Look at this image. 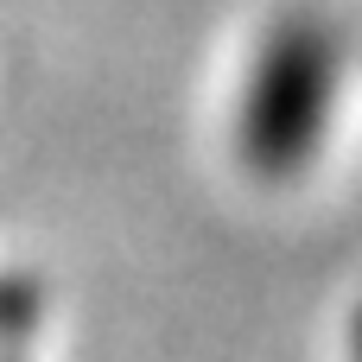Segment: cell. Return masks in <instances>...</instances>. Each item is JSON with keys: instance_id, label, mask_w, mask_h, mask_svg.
Segmentation results:
<instances>
[{"instance_id": "6da1fadb", "label": "cell", "mask_w": 362, "mask_h": 362, "mask_svg": "<svg viewBox=\"0 0 362 362\" xmlns=\"http://www.w3.org/2000/svg\"><path fill=\"white\" fill-rule=\"evenodd\" d=\"M325 89H331V57L318 38L293 32L274 45V57L261 64V89L248 102V146L267 165H286L312 146L318 115H325Z\"/></svg>"}]
</instances>
